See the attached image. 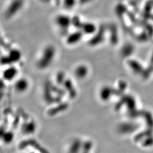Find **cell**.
I'll list each match as a JSON object with an SVG mask.
<instances>
[{
    "mask_svg": "<svg viewBox=\"0 0 153 153\" xmlns=\"http://www.w3.org/2000/svg\"><path fill=\"white\" fill-rule=\"evenodd\" d=\"M56 80L58 83H63L65 81L66 78L65 74L63 72H59L57 74Z\"/></svg>",
    "mask_w": 153,
    "mask_h": 153,
    "instance_id": "cell-13",
    "label": "cell"
},
{
    "mask_svg": "<svg viewBox=\"0 0 153 153\" xmlns=\"http://www.w3.org/2000/svg\"><path fill=\"white\" fill-rule=\"evenodd\" d=\"M84 33L81 30H77L76 31L68 34L66 36V44L68 45H74L81 41Z\"/></svg>",
    "mask_w": 153,
    "mask_h": 153,
    "instance_id": "cell-6",
    "label": "cell"
},
{
    "mask_svg": "<svg viewBox=\"0 0 153 153\" xmlns=\"http://www.w3.org/2000/svg\"><path fill=\"white\" fill-rule=\"evenodd\" d=\"M29 82L25 78H20L18 79L14 85V88L17 93H25L29 88Z\"/></svg>",
    "mask_w": 153,
    "mask_h": 153,
    "instance_id": "cell-8",
    "label": "cell"
},
{
    "mask_svg": "<svg viewBox=\"0 0 153 153\" xmlns=\"http://www.w3.org/2000/svg\"><path fill=\"white\" fill-rule=\"evenodd\" d=\"M18 74V70L16 67L10 65L3 71L2 76L5 81L10 82L13 81L16 78Z\"/></svg>",
    "mask_w": 153,
    "mask_h": 153,
    "instance_id": "cell-7",
    "label": "cell"
},
{
    "mask_svg": "<svg viewBox=\"0 0 153 153\" xmlns=\"http://www.w3.org/2000/svg\"><path fill=\"white\" fill-rule=\"evenodd\" d=\"M24 0H11L6 9L4 16L6 18L10 19L17 14L23 8Z\"/></svg>",
    "mask_w": 153,
    "mask_h": 153,
    "instance_id": "cell-3",
    "label": "cell"
},
{
    "mask_svg": "<svg viewBox=\"0 0 153 153\" xmlns=\"http://www.w3.org/2000/svg\"><path fill=\"white\" fill-rule=\"evenodd\" d=\"M92 0H78V2L81 5H85L88 3H90Z\"/></svg>",
    "mask_w": 153,
    "mask_h": 153,
    "instance_id": "cell-14",
    "label": "cell"
},
{
    "mask_svg": "<svg viewBox=\"0 0 153 153\" xmlns=\"http://www.w3.org/2000/svg\"><path fill=\"white\" fill-rule=\"evenodd\" d=\"M106 30L107 28L104 25H100L99 26L97 32L92 35L91 38L88 40V45L90 47H94L102 44L105 40Z\"/></svg>",
    "mask_w": 153,
    "mask_h": 153,
    "instance_id": "cell-4",
    "label": "cell"
},
{
    "mask_svg": "<svg viewBox=\"0 0 153 153\" xmlns=\"http://www.w3.org/2000/svg\"><path fill=\"white\" fill-rule=\"evenodd\" d=\"M55 22L62 32L66 31L72 25L71 17L64 14H60L56 16Z\"/></svg>",
    "mask_w": 153,
    "mask_h": 153,
    "instance_id": "cell-5",
    "label": "cell"
},
{
    "mask_svg": "<svg viewBox=\"0 0 153 153\" xmlns=\"http://www.w3.org/2000/svg\"><path fill=\"white\" fill-rule=\"evenodd\" d=\"M78 0H63V5L67 9H71L76 5Z\"/></svg>",
    "mask_w": 153,
    "mask_h": 153,
    "instance_id": "cell-12",
    "label": "cell"
},
{
    "mask_svg": "<svg viewBox=\"0 0 153 153\" xmlns=\"http://www.w3.org/2000/svg\"><path fill=\"white\" fill-rule=\"evenodd\" d=\"M98 27L96 26L93 22H83L82 25L81 30L82 31L84 35H93L98 30Z\"/></svg>",
    "mask_w": 153,
    "mask_h": 153,
    "instance_id": "cell-10",
    "label": "cell"
},
{
    "mask_svg": "<svg viewBox=\"0 0 153 153\" xmlns=\"http://www.w3.org/2000/svg\"><path fill=\"white\" fill-rule=\"evenodd\" d=\"M89 69L88 66L85 64H80L76 66L74 69V76L79 79H85L88 74Z\"/></svg>",
    "mask_w": 153,
    "mask_h": 153,
    "instance_id": "cell-9",
    "label": "cell"
},
{
    "mask_svg": "<svg viewBox=\"0 0 153 153\" xmlns=\"http://www.w3.org/2000/svg\"><path fill=\"white\" fill-rule=\"evenodd\" d=\"M22 57V53L19 49L12 48L9 51L7 55L2 56L1 61L5 65H12V64L18 62L21 60Z\"/></svg>",
    "mask_w": 153,
    "mask_h": 153,
    "instance_id": "cell-2",
    "label": "cell"
},
{
    "mask_svg": "<svg viewBox=\"0 0 153 153\" xmlns=\"http://www.w3.org/2000/svg\"><path fill=\"white\" fill-rule=\"evenodd\" d=\"M56 55V49L53 45H47L42 51L37 61V66L40 69H46L52 65Z\"/></svg>",
    "mask_w": 153,
    "mask_h": 153,
    "instance_id": "cell-1",
    "label": "cell"
},
{
    "mask_svg": "<svg viewBox=\"0 0 153 153\" xmlns=\"http://www.w3.org/2000/svg\"><path fill=\"white\" fill-rule=\"evenodd\" d=\"M83 23V22L81 21V19H80L79 16H74L71 17V25L74 27L76 28L77 30H81Z\"/></svg>",
    "mask_w": 153,
    "mask_h": 153,
    "instance_id": "cell-11",
    "label": "cell"
}]
</instances>
